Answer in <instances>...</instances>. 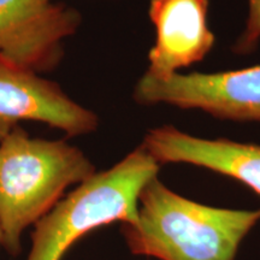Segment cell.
Masks as SVG:
<instances>
[{"label": "cell", "instance_id": "52a82bcc", "mask_svg": "<svg viewBox=\"0 0 260 260\" xmlns=\"http://www.w3.org/2000/svg\"><path fill=\"white\" fill-rule=\"evenodd\" d=\"M209 0H151L148 15L155 42L146 74L165 80L178 69L201 61L214 46L207 25Z\"/></svg>", "mask_w": 260, "mask_h": 260}, {"label": "cell", "instance_id": "6da1fadb", "mask_svg": "<svg viewBox=\"0 0 260 260\" xmlns=\"http://www.w3.org/2000/svg\"><path fill=\"white\" fill-rule=\"evenodd\" d=\"M260 210L207 206L181 197L159 181L146 184L138 220L122 224L130 252L159 260H234L259 222Z\"/></svg>", "mask_w": 260, "mask_h": 260}, {"label": "cell", "instance_id": "8992f818", "mask_svg": "<svg viewBox=\"0 0 260 260\" xmlns=\"http://www.w3.org/2000/svg\"><path fill=\"white\" fill-rule=\"evenodd\" d=\"M39 122L69 136L93 133L96 113L75 102L56 82L0 57V141L19 122Z\"/></svg>", "mask_w": 260, "mask_h": 260}, {"label": "cell", "instance_id": "7a4b0ae2", "mask_svg": "<svg viewBox=\"0 0 260 260\" xmlns=\"http://www.w3.org/2000/svg\"><path fill=\"white\" fill-rule=\"evenodd\" d=\"M95 168L88 157L63 140L29 136L21 126L0 141V228L9 254L22 249V234L53 209L70 186Z\"/></svg>", "mask_w": 260, "mask_h": 260}, {"label": "cell", "instance_id": "9c48e42d", "mask_svg": "<svg viewBox=\"0 0 260 260\" xmlns=\"http://www.w3.org/2000/svg\"><path fill=\"white\" fill-rule=\"evenodd\" d=\"M260 40V0H248V17L246 28L239 40L236 41L234 51L239 54H247L256 47Z\"/></svg>", "mask_w": 260, "mask_h": 260}, {"label": "cell", "instance_id": "30bf717a", "mask_svg": "<svg viewBox=\"0 0 260 260\" xmlns=\"http://www.w3.org/2000/svg\"><path fill=\"white\" fill-rule=\"evenodd\" d=\"M3 243V232H2V228H0V245Z\"/></svg>", "mask_w": 260, "mask_h": 260}, {"label": "cell", "instance_id": "5b68a950", "mask_svg": "<svg viewBox=\"0 0 260 260\" xmlns=\"http://www.w3.org/2000/svg\"><path fill=\"white\" fill-rule=\"evenodd\" d=\"M80 24L77 10L52 0H0V57L45 73L59 64Z\"/></svg>", "mask_w": 260, "mask_h": 260}, {"label": "cell", "instance_id": "ba28073f", "mask_svg": "<svg viewBox=\"0 0 260 260\" xmlns=\"http://www.w3.org/2000/svg\"><path fill=\"white\" fill-rule=\"evenodd\" d=\"M142 147L159 164L184 162L241 182L260 197V145L191 136L172 125L149 130Z\"/></svg>", "mask_w": 260, "mask_h": 260}, {"label": "cell", "instance_id": "3957f363", "mask_svg": "<svg viewBox=\"0 0 260 260\" xmlns=\"http://www.w3.org/2000/svg\"><path fill=\"white\" fill-rule=\"evenodd\" d=\"M160 164L140 146L109 170L77 184L34 225L27 260H61L81 237L115 222L138 220L140 194Z\"/></svg>", "mask_w": 260, "mask_h": 260}, {"label": "cell", "instance_id": "277c9868", "mask_svg": "<svg viewBox=\"0 0 260 260\" xmlns=\"http://www.w3.org/2000/svg\"><path fill=\"white\" fill-rule=\"evenodd\" d=\"M134 99L142 105L199 109L220 119L260 122V65L213 74L176 73L165 80L145 73Z\"/></svg>", "mask_w": 260, "mask_h": 260}]
</instances>
